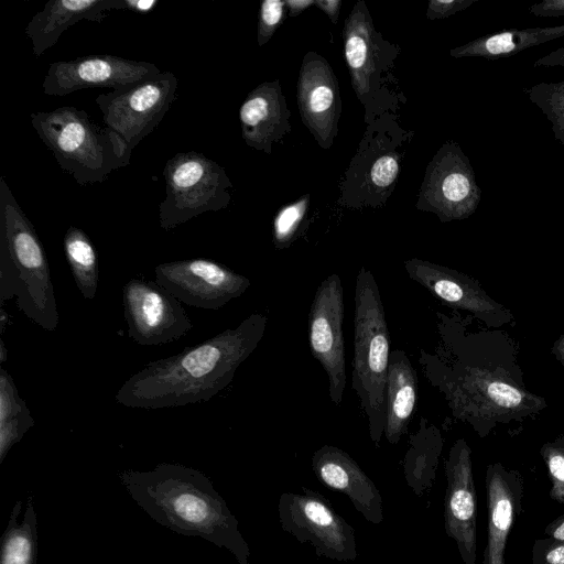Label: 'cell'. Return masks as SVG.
Returning a JSON list of instances; mask_svg holds the SVG:
<instances>
[{"label":"cell","mask_w":564,"mask_h":564,"mask_svg":"<svg viewBox=\"0 0 564 564\" xmlns=\"http://www.w3.org/2000/svg\"><path fill=\"white\" fill-rule=\"evenodd\" d=\"M267 315L252 313L235 328L156 359L127 379L115 395L117 403L156 410L206 402L229 386L239 366L261 341Z\"/></svg>","instance_id":"1"},{"label":"cell","mask_w":564,"mask_h":564,"mask_svg":"<svg viewBox=\"0 0 564 564\" xmlns=\"http://www.w3.org/2000/svg\"><path fill=\"white\" fill-rule=\"evenodd\" d=\"M132 499L158 523L227 549L238 564H249L250 550L223 497L202 471L161 463L152 470L118 474Z\"/></svg>","instance_id":"2"},{"label":"cell","mask_w":564,"mask_h":564,"mask_svg":"<svg viewBox=\"0 0 564 564\" xmlns=\"http://www.w3.org/2000/svg\"><path fill=\"white\" fill-rule=\"evenodd\" d=\"M15 304L32 323L55 330L59 315L44 246L32 223L0 178V304Z\"/></svg>","instance_id":"3"},{"label":"cell","mask_w":564,"mask_h":564,"mask_svg":"<svg viewBox=\"0 0 564 564\" xmlns=\"http://www.w3.org/2000/svg\"><path fill=\"white\" fill-rule=\"evenodd\" d=\"M31 123L59 167L80 186L101 183L129 165L132 151L122 138L74 106L31 113Z\"/></svg>","instance_id":"4"},{"label":"cell","mask_w":564,"mask_h":564,"mask_svg":"<svg viewBox=\"0 0 564 564\" xmlns=\"http://www.w3.org/2000/svg\"><path fill=\"white\" fill-rule=\"evenodd\" d=\"M383 303L373 273L361 267L355 285L351 387L378 446L384 432L386 391L391 355Z\"/></svg>","instance_id":"5"},{"label":"cell","mask_w":564,"mask_h":564,"mask_svg":"<svg viewBox=\"0 0 564 564\" xmlns=\"http://www.w3.org/2000/svg\"><path fill=\"white\" fill-rule=\"evenodd\" d=\"M165 198L159 206V224L172 230L192 218L226 208L232 184L225 170L200 152H180L163 170Z\"/></svg>","instance_id":"6"},{"label":"cell","mask_w":564,"mask_h":564,"mask_svg":"<svg viewBox=\"0 0 564 564\" xmlns=\"http://www.w3.org/2000/svg\"><path fill=\"white\" fill-rule=\"evenodd\" d=\"M178 79L162 72L139 83L100 94L96 102L106 127L119 134L130 151L150 134L176 99Z\"/></svg>","instance_id":"7"},{"label":"cell","mask_w":564,"mask_h":564,"mask_svg":"<svg viewBox=\"0 0 564 564\" xmlns=\"http://www.w3.org/2000/svg\"><path fill=\"white\" fill-rule=\"evenodd\" d=\"M283 531L313 545L316 555L339 562L358 556L354 528L317 492H284L278 502Z\"/></svg>","instance_id":"8"},{"label":"cell","mask_w":564,"mask_h":564,"mask_svg":"<svg viewBox=\"0 0 564 564\" xmlns=\"http://www.w3.org/2000/svg\"><path fill=\"white\" fill-rule=\"evenodd\" d=\"M420 194L419 208L436 214L442 221L464 219L476 212L481 188L456 142L447 141L433 158Z\"/></svg>","instance_id":"9"},{"label":"cell","mask_w":564,"mask_h":564,"mask_svg":"<svg viewBox=\"0 0 564 564\" xmlns=\"http://www.w3.org/2000/svg\"><path fill=\"white\" fill-rule=\"evenodd\" d=\"M154 275L155 282L180 302L205 310H219L251 285L247 276L205 258L158 264Z\"/></svg>","instance_id":"10"},{"label":"cell","mask_w":564,"mask_h":564,"mask_svg":"<svg viewBox=\"0 0 564 564\" xmlns=\"http://www.w3.org/2000/svg\"><path fill=\"white\" fill-rule=\"evenodd\" d=\"M122 305L129 337L141 346L178 340L194 327L180 301L155 281L129 280Z\"/></svg>","instance_id":"11"},{"label":"cell","mask_w":564,"mask_h":564,"mask_svg":"<svg viewBox=\"0 0 564 564\" xmlns=\"http://www.w3.org/2000/svg\"><path fill=\"white\" fill-rule=\"evenodd\" d=\"M344 291L340 276L332 273L317 288L308 313V343L328 378V394L340 405L346 387L343 336Z\"/></svg>","instance_id":"12"},{"label":"cell","mask_w":564,"mask_h":564,"mask_svg":"<svg viewBox=\"0 0 564 564\" xmlns=\"http://www.w3.org/2000/svg\"><path fill=\"white\" fill-rule=\"evenodd\" d=\"M162 72L150 62L132 61L109 54H90L51 63L43 79V93L65 97L86 88L120 89L155 77Z\"/></svg>","instance_id":"13"},{"label":"cell","mask_w":564,"mask_h":564,"mask_svg":"<svg viewBox=\"0 0 564 564\" xmlns=\"http://www.w3.org/2000/svg\"><path fill=\"white\" fill-rule=\"evenodd\" d=\"M445 474V532L454 540L463 563L476 564L477 494L469 449L464 442H457L451 449Z\"/></svg>","instance_id":"14"},{"label":"cell","mask_w":564,"mask_h":564,"mask_svg":"<svg viewBox=\"0 0 564 564\" xmlns=\"http://www.w3.org/2000/svg\"><path fill=\"white\" fill-rule=\"evenodd\" d=\"M297 105L303 123L318 144L328 149L338 132L341 100L337 78L316 53L303 59L297 80Z\"/></svg>","instance_id":"15"},{"label":"cell","mask_w":564,"mask_h":564,"mask_svg":"<svg viewBox=\"0 0 564 564\" xmlns=\"http://www.w3.org/2000/svg\"><path fill=\"white\" fill-rule=\"evenodd\" d=\"M345 56L357 97L366 99L376 89L380 74L393 61L395 52L373 28L362 1L358 2L345 22Z\"/></svg>","instance_id":"16"},{"label":"cell","mask_w":564,"mask_h":564,"mask_svg":"<svg viewBox=\"0 0 564 564\" xmlns=\"http://www.w3.org/2000/svg\"><path fill=\"white\" fill-rule=\"evenodd\" d=\"M312 467L324 486L346 495L366 520L375 524L383 521V503L377 486L349 454L324 445L314 452Z\"/></svg>","instance_id":"17"},{"label":"cell","mask_w":564,"mask_h":564,"mask_svg":"<svg viewBox=\"0 0 564 564\" xmlns=\"http://www.w3.org/2000/svg\"><path fill=\"white\" fill-rule=\"evenodd\" d=\"M486 497L488 521L482 564H506L507 540L522 509V478L514 471L490 466L486 474Z\"/></svg>","instance_id":"18"},{"label":"cell","mask_w":564,"mask_h":564,"mask_svg":"<svg viewBox=\"0 0 564 564\" xmlns=\"http://www.w3.org/2000/svg\"><path fill=\"white\" fill-rule=\"evenodd\" d=\"M290 111L278 80L256 87L239 109L245 142L259 151L271 152V145L290 131Z\"/></svg>","instance_id":"19"},{"label":"cell","mask_w":564,"mask_h":564,"mask_svg":"<svg viewBox=\"0 0 564 564\" xmlns=\"http://www.w3.org/2000/svg\"><path fill=\"white\" fill-rule=\"evenodd\" d=\"M111 10H126L124 0H50L25 28L33 53L41 56L62 33L82 20L101 22Z\"/></svg>","instance_id":"20"},{"label":"cell","mask_w":564,"mask_h":564,"mask_svg":"<svg viewBox=\"0 0 564 564\" xmlns=\"http://www.w3.org/2000/svg\"><path fill=\"white\" fill-rule=\"evenodd\" d=\"M417 375L406 354L393 349L390 355L386 391V440L395 445L406 433L416 404Z\"/></svg>","instance_id":"21"},{"label":"cell","mask_w":564,"mask_h":564,"mask_svg":"<svg viewBox=\"0 0 564 564\" xmlns=\"http://www.w3.org/2000/svg\"><path fill=\"white\" fill-rule=\"evenodd\" d=\"M564 36V24L555 26H536L510 29L482 35L449 51L451 56L481 57L498 59L519 54L532 46Z\"/></svg>","instance_id":"22"},{"label":"cell","mask_w":564,"mask_h":564,"mask_svg":"<svg viewBox=\"0 0 564 564\" xmlns=\"http://www.w3.org/2000/svg\"><path fill=\"white\" fill-rule=\"evenodd\" d=\"M441 447L437 431L421 417L420 429L410 436L403 460L405 480L416 496H422L433 486Z\"/></svg>","instance_id":"23"},{"label":"cell","mask_w":564,"mask_h":564,"mask_svg":"<svg viewBox=\"0 0 564 564\" xmlns=\"http://www.w3.org/2000/svg\"><path fill=\"white\" fill-rule=\"evenodd\" d=\"M21 509L22 502L18 500L1 536L0 564H36L37 520L32 496H29L23 519L19 521Z\"/></svg>","instance_id":"24"},{"label":"cell","mask_w":564,"mask_h":564,"mask_svg":"<svg viewBox=\"0 0 564 564\" xmlns=\"http://www.w3.org/2000/svg\"><path fill=\"white\" fill-rule=\"evenodd\" d=\"M35 425L26 402L14 384L11 375L0 368V464L10 449Z\"/></svg>","instance_id":"25"},{"label":"cell","mask_w":564,"mask_h":564,"mask_svg":"<svg viewBox=\"0 0 564 564\" xmlns=\"http://www.w3.org/2000/svg\"><path fill=\"white\" fill-rule=\"evenodd\" d=\"M64 253L75 283L83 297L93 300L98 290V256L89 236L80 228L70 226L63 239Z\"/></svg>","instance_id":"26"},{"label":"cell","mask_w":564,"mask_h":564,"mask_svg":"<svg viewBox=\"0 0 564 564\" xmlns=\"http://www.w3.org/2000/svg\"><path fill=\"white\" fill-rule=\"evenodd\" d=\"M523 91L550 122L555 140L564 145V80L542 82Z\"/></svg>","instance_id":"27"},{"label":"cell","mask_w":564,"mask_h":564,"mask_svg":"<svg viewBox=\"0 0 564 564\" xmlns=\"http://www.w3.org/2000/svg\"><path fill=\"white\" fill-rule=\"evenodd\" d=\"M308 206V195L280 209L273 221V242L276 249L288 248L295 239Z\"/></svg>","instance_id":"28"},{"label":"cell","mask_w":564,"mask_h":564,"mask_svg":"<svg viewBox=\"0 0 564 564\" xmlns=\"http://www.w3.org/2000/svg\"><path fill=\"white\" fill-rule=\"evenodd\" d=\"M285 1L265 0L262 2L258 22V44L264 45L280 25L284 15Z\"/></svg>","instance_id":"29"},{"label":"cell","mask_w":564,"mask_h":564,"mask_svg":"<svg viewBox=\"0 0 564 564\" xmlns=\"http://www.w3.org/2000/svg\"><path fill=\"white\" fill-rule=\"evenodd\" d=\"M532 564H564V541L550 536L535 539L532 546Z\"/></svg>","instance_id":"30"},{"label":"cell","mask_w":564,"mask_h":564,"mask_svg":"<svg viewBox=\"0 0 564 564\" xmlns=\"http://www.w3.org/2000/svg\"><path fill=\"white\" fill-rule=\"evenodd\" d=\"M398 173V159L392 154H386L375 161L370 170V180L377 187L386 188L394 183Z\"/></svg>","instance_id":"31"},{"label":"cell","mask_w":564,"mask_h":564,"mask_svg":"<svg viewBox=\"0 0 564 564\" xmlns=\"http://www.w3.org/2000/svg\"><path fill=\"white\" fill-rule=\"evenodd\" d=\"M546 464L552 481L550 497L558 503H564V452L551 451Z\"/></svg>","instance_id":"32"},{"label":"cell","mask_w":564,"mask_h":564,"mask_svg":"<svg viewBox=\"0 0 564 564\" xmlns=\"http://www.w3.org/2000/svg\"><path fill=\"white\" fill-rule=\"evenodd\" d=\"M478 0H432L427 4L426 15L430 20L448 18L466 10Z\"/></svg>","instance_id":"33"},{"label":"cell","mask_w":564,"mask_h":564,"mask_svg":"<svg viewBox=\"0 0 564 564\" xmlns=\"http://www.w3.org/2000/svg\"><path fill=\"white\" fill-rule=\"evenodd\" d=\"M488 394L490 398L501 406L512 408L521 402V393L513 387L494 382L488 387Z\"/></svg>","instance_id":"34"},{"label":"cell","mask_w":564,"mask_h":564,"mask_svg":"<svg viewBox=\"0 0 564 564\" xmlns=\"http://www.w3.org/2000/svg\"><path fill=\"white\" fill-rule=\"evenodd\" d=\"M529 13L536 18L564 17V0H543L529 7Z\"/></svg>","instance_id":"35"},{"label":"cell","mask_w":564,"mask_h":564,"mask_svg":"<svg viewBox=\"0 0 564 564\" xmlns=\"http://www.w3.org/2000/svg\"><path fill=\"white\" fill-rule=\"evenodd\" d=\"M533 67H564V46L538 58L533 63Z\"/></svg>","instance_id":"36"},{"label":"cell","mask_w":564,"mask_h":564,"mask_svg":"<svg viewBox=\"0 0 564 564\" xmlns=\"http://www.w3.org/2000/svg\"><path fill=\"white\" fill-rule=\"evenodd\" d=\"M544 532L546 536L564 541V514L557 517L552 522H550L545 527Z\"/></svg>","instance_id":"37"},{"label":"cell","mask_w":564,"mask_h":564,"mask_svg":"<svg viewBox=\"0 0 564 564\" xmlns=\"http://www.w3.org/2000/svg\"><path fill=\"white\" fill-rule=\"evenodd\" d=\"M315 4L323 10L332 20L334 24H336L339 13V8L341 1L339 0H322L315 1Z\"/></svg>","instance_id":"38"},{"label":"cell","mask_w":564,"mask_h":564,"mask_svg":"<svg viewBox=\"0 0 564 564\" xmlns=\"http://www.w3.org/2000/svg\"><path fill=\"white\" fill-rule=\"evenodd\" d=\"M158 4L155 0H124L126 10H132L139 13H147L153 10Z\"/></svg>","instance_id":"39"},{"label":"cell","mask_w":564,"mask_h":564,"mask_svg":"<svg viewBox=\"0 0 564 564\" xmlns=\"http://www.w3.org/2000/svg\"><path fill=\"white\" fill-rule=\"evenodd\" d=\"M311 4H315V1H310V0L285 1V6H288L289 10H290V17L297 15L300 12H302L304 9H306Z\"/></svg>","instance_id":"40"},{"label":"cell","mask_w":564,"mask_h":564,"mask_svg":"<svg viewBox=\"0 0 564 564\" xmlns=\"http://www.w3.org/2000/svg\"><path fill=\"white\" fill-rule=\"evenodd\" d=\"M9 323H10V316L4 311L3 306H1V308H0V335L1 336L3 335L6 327L9 325Z\"/></svg>","instance_id":"41"},{"label":"cell","mask_w":564,"mask_h":564,"mask_svg":"<svg viewBox=\"0 0 564 564\" xmlns=\"http://www.w3.org/2000/svg\"><path fill=\"white\" fill-rule=\"evenodd\" d=\"M8 359V349L6 348L4 341L0 338V364L2 365Z\"/></svg>","instance_id":"42"}]
</instances>
